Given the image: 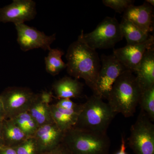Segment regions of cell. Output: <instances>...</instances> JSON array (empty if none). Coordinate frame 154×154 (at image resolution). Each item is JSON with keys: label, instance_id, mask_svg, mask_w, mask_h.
Listing matches in <instances>:
<instances>
[{"label": "cell", "instance_id": "obj_1", "mask_svg": "<svg viewBox=\"0 0 154 154\" xmlns=\"http://www.w3.org/2000/svg\"><path fill=\"white\" fill-rule=\"evenodd\" d=\"M66 57L69 75L76 79L85 80L93 92L101 66V60L96 50L78 38L69 46Z\"/></svg>", "mask_w": 154, "mask_h": 154}, {"label": "cell", "instance_id": "obj_2", "mask_svg": "<svg viewBox=\"0 0 154 154\" xmlns=\"http://www.w3.org/2000/svg\"><path fill=\"white\" fill-rule=\"evenodd\" d=\"M142 91L133 72L125 70L113 84L107 99L113 112L128 118L133 116Z\"/></svg>", "mask_w": 154, "mask_h": 154}, {"label": "cell", "instance_id": "obj_3", "mask_svg": "<svg viewBox=\"0 0 154 154\" xmlns=\"http://www.w3.org/2000/svg\"><path fill=\"white\" fill-rule=\"evenodd\" d=\"M62 143L71 154H108L110 145L107 133L75 127L65 132Z\"/></svg>", "mask_w": 154, "mask_h": 154}, {"label": "cell", "instance_id": "obj_4", "mask_svg": "<svg viewBox=\"0 0 154 154\" xmlns=\"http://www.w3.org/2000/svg\"><path fill=\"white\" fill-rule=\"evenodd\" d=\"M116 114L107 102L93 95L82 104V110L74 127L106 133Z\"/></svg>", "mask_w": 154, "mask_h": 154}, {"label": "cell", "instance_id": "obj_5", "mask_svg": "<svg viewBox=\"0 0 154 154\" xmlns=\"http://www.w3.org/2000/svg\"><path fill=\"white\" fill-rule=\"evenodd\" d=\"M123 38L120 24L117 19L115 17H107L92 32L84 33L82 30L78 38L96 50L113 48Z\"/></svg>", "mask_w": 154, "mask_h": 154}, {"label": "cell", "instance_id": "obj_6", "mask_svg": "<svg viewBox=\"0 0 154 154\" xmlns=\"http://www.w3.org/2000/svg\"><path fill=\"white\" fill-rule=\"evenodd\" d=\"M128 140L135 154H154V125L141 110Z\"/></svg>", "mask_w": 154, "mask_h": 154}, {"label": "cell", "instance_id": "obj_7", "mask_svg": "<svg viewBox=\"0 0 154 154\" xmlns=\"http://www.w3.org/2000/svg\"><path fill=\"white\" fill-rule=\"evenodd\" d=\"M100 60L102 63L93 95L103 100H107L113 84L127 69L113 54H103Z\"/></svg>", "mask_w": 154, "mask_h": 154}, {"label": "cell", "instance_id": "obj_8", "mask_svg": "<svg viewBox=\"0 0 154 154\" xmlns=\"http://www.w3.org/2000/svg\"><path fill=\"white\" fill-rule=\"evenodd\" d=\"M29 88L11 87L0 94L6 113V119L13 118L20 113L28 112L37 97Z\"/></svg>", "mask_w": 154, "mask_h": 154}, {"label": "cell", "instance_id": "obj_9", "mask_svg": "<svg viewBox=\"0 0 154 154\" xmlns=\"http://www.w3.org/2000/svg\"><path fill=\"white\" fill-rule=\"evenodd\" d=\"M15 25L17 31V42L21 49L25 52L36 48L49 51L51 49V45L56 38V33L48 36L25 23Z\"/></svg>", "mask_w": 154, "mask_h": 154}, {"label": "cell", "instance_id": "obj_10", "mask_svg": "<svg viewBox=\"0 0 154 154\" xmlns=\"http://www.w3.org/2000/svg\"><path fill=\"white\" fill-rule=\"evenodd\" d=\"M36 4L33 0H14L0 8V22L15 24L33 20L36 15Z\"/></svg>", "mask_w": 154, "mask_h": 154}, {"label": "cell", "instance_id": "obj_11", "mask_svg": "<svg viewBox=\"0 0 154 154\" xmlns=\"http://www.w3.org/2000/svg\"><path fill=\"white\" fill-rule=\"evenodd\" d=\"M154 37L151 35L146 41L126 46L113 51V55L128 70L134 73L148 50L154 47Z\"/></svg>", "mask_w": 154, "mask_h": 154}, {"label": "cell", "instance_id": "obj_12", "mask_svg": "<svg viewBox=\"0 0 154 154\" xmlns=\"http://www.w3.org/2000/svg\"><path fill=\"white\" fill-rule=\"evenodd\" d=\"M65 133L54 122L39 127L34 137L40 153L52 150L62 143Z\"/></svg>", "mask_w": 154, "mask_h": 154}, {"label": "cell", "instance_id": "obj_13", "mask_svg": "<svg viewBox=\"0 0 154 154\" xmlns=\"http://www.w3.org/2000/svg\"><path fill=\"white\" fill-rule=\"evenodd\" d=\"M123 19L128 20L146 33L153 30V9L146 2L130 6L124 12Z\"/></svg>", "mask_w": 154, "mask_h": 154}, {"label": "cell", "instance_id": "obj_14", "mask_svg": "<svg viewBox=\"0 0 154 154\" xmlns=\"http://www.w3.org/2000/svg\"><path fill=\"white\" fill-rule=\"evenodd\" d=\"M134 73L142 93L154 86V47L146 51Z\"/></svg>", "mask_w": 154, "mask_h": 154}, {"label": "cell", "instance_id": "obj_15", "mask_svg": "<svg viewBox=\"0 0 154 154\" xmlns=\"http://www.w3.org/2000/svg\"><path fill=\"white\" fill-rule=\"evenodd\" d=\"M50 107L54 122L61 131L66 132L75 126L82 104L80 108L73 110H65L55 104L50 105Z\"/></svg>", "mask_w": 154, "mask_h": 154}, {"label": "cell", "instance_id": "obj_16", "mask_svg": "<svg viewBox=\"0 0 154 154\" xmlns=\"http://www.w3.org/2000/svg\"><path fill=\"white\" fill-rule=\"evenodd\" d=\"M83 86L78 80L65 76L55 82L52 87L58 99H71L81 96Z\"/></svg>", "mask_w": 154, "mask_h": 154}, {"label": "cell", "instance_id": "obj_17", "mask_svg": "<svg viewBox=\"0 0 154 154\" xmlns=\"http://www.w3.org/2000/svg\"><path fill=\"white\" fill-rule=\"evenodd\" d=\"M4 146L15 147L27 139L28 137L11 119L2 121Z\"/></svg>", "mask_w": 154, "mask_h": 154}, {"label": "cell", "instance_id": "obj_18", "mask_svg": "<svg viewBox=\"0 0 154 154\" xmlns=\"http://www.w3.org/2000/svg\"><path fill=\"white\" fill-rule=\"evenodd\" d=\"M119 24L122 36L126 39L127 45L143 43L151 36L149 33H146L132 22L123 18Z\"/></svg>", "mask_w": 154, "mask_h": 154}, {"label": "cell", "instance_id": "obj_19", "mask_svg": "<svg viewBox=\"0 0 154 154\" xmlns=\"http://www.w3.org/2000/svg\"><path fill=\"white\" fill-rule=\"evenodd\" d=\"M50 105L42 103L38 99L37 94V97L30 106L28 112L38 127L54 122L51 116Z\"/></svg>", "mask_w": 154, "mask_h": 154}, {"label": "cell", "instance_id": "obj_20", "mask_svg": "<svg viewBox=\"0 0 154 154\" xmlns=\"http://www.w3.org/2000/svg\"><path fill=\"white\" fill-rule=\"evenodd\" d=\"M64 52L57 48L51 49L47 56L45 58V69L48 73L53 76L59 74L66 68V64L63 60L62 57Z\"/></svg>", "mask_w": 154, "mask_h": 154}, {"label": "cell", "instance_id": "obj_21", "mask_svg": "<svg viewBox=\"0 0 154 154\" xmlns=\"http://www.w3.org/2000/svg\"><path fill=\"white\" fill-rule=\"evenodd\" d=\"M10 119L28 137H34L38 127L28 111L20 113Z\"/></svg>", "mask_w": 154, "mask_h": 154}, {"label": "cell", "instance_id": "obj_22", "mask_svg": "<svg viewBox=\"0 0 154 154\" xmlns=\"http://www.w3.org/2000/svg\"><path fill=\"white\" fill-rule=\"evenodd\" d=\"M141 110L147 115L151 121H154V86L143 91L139 102Z\"/></svg>", "mask_w": 154, "mask_h": 154}, {"label": "cell", "instance_id": "obj_23", "mask_svg": "<svg viewBox=\"0 0 154 154\" xmlns=\"http://www.w3.org/2000/svg\"><path fill=\"white\" fill-rule=\"evenodd\" d=\"M14 148L17 154H41L34 137L28 138Z\"/></svg>", "mask_w": 154, "mask_h": 154}, {"label": "cell", "instance_id": "obj_24", "mask_svg": "<svg viewBox=\"0 0 154 154\" xmlns=\"http://www.w3.org/2000/svg\"><path fill=\"white\" fill-rule=\"evenodd\" d=\"M133 0H103L104 5L113 9L116 13L121 14L130 6L134 5Z\"/></svg>", "mask_w": 154, "mask_h": 154}, {"label": "cell", "instance_id": "obj_25", "mask_svg": "<svg viewBox=\"0 0 154 154\" xmlns=\"http://www.w3.org/2000/svg\"><path fill=\"white\" fill-rule=\"evenodd\" d=\"M57 107L65 110H73L79 109L82 106V104H76L73 102L71 99H59L58 102L55 104Z\"/></svg>", "mask_w": 154, "mask_h": 154}, {"label": "cell", "instance_id": "obj_26", "mask_svg": "<svg viewBox=\"0 0 154 154\" xmlns=\"http://www.w3.org/2000/svg\"><path fill=\"white\" fill-rule=\"evenodd\" d=\"M38 95V99L42 103L45 105H50L54 97L51 91H43Z\"/></svg>", "mask_w": 154, "mask_h": 154}, {"label": "cell", "instance_id": "obj_27", "mask_svg": "<svg viewBox=\"0 0 154 154\" xmlns=\"http://www.w3.org/2000/svg\"><path fill=\"white\" fill-rule=\"evenodd\" d=\"M41 154H71L63 143H61L57 147L50 151Z\"/></svg>", "mask_w": 154, "mask_h": 154}, {"label": "cell", "instance_id": "obj_28", "mask_svg": "<svg viewBox=\"0 0 154 154\" xmlns=\"http://www.w3.org/2000/svg\"><path fill=\"white\" fill-rule=\"evenodd\" d=\"M0 154H17L14 148L7 146L0 147Z\"/></svg>", "mask_w": 154, "mask_h": 154}, {"label": "cell", "instance_id": "obj_29", "mask_svg": "<svg viewBox=\"0 0 154 154\" xmlns=\"http://www.w3.org/2000/svg\"><path fill=\"white\" fill-rule=\"evenodd\" d=\"M116 154H128L126 152V146L125 140L124 135H122L121 136V144L119 151Z\"/></svg>", "mask_w": 154, "mask_h": 154}, {"label": "cell", "instance_id": "obj_30", "mask_svg": "<svg viewBox=\"0 0 154 154\" xmlns=\"http://www.w3.org/2000/svg\"><path fill=\"white\" fill-rule=\"evenodd\" d=\"M6 119V113L2 99L0 98V122Z\"/></svg>", "mask_w": 154, "mask_h": 154}, {"label": "cell", "instance_id": "obj_31", "mask_svg": "<svg viewBox=\"0 0 154 154\" xmlns=\"http://www.w3.org/2000/svg\"><path fill=\"white\" fill-rule=\"evenodd\" d=\"M4 146L2 131V122H0V147Z\"/></svg>", "mask_w": 154, "mask_h": 154}, {"label": "cell", "instance_id": "obj_32", "mask_svg": "<svg viewBox=\"0 0 154 154\" xmlns=\"http://www.w3.org/2000/svg\"><path fill=\"white\" fill-rule=\"evenodd\" d=\"M146 2L148 3L149 5H150L152 7H153L154 6V0H146Z\"/></svg>", "mask_w": 154, "mask_h": 154}]
</instances>
